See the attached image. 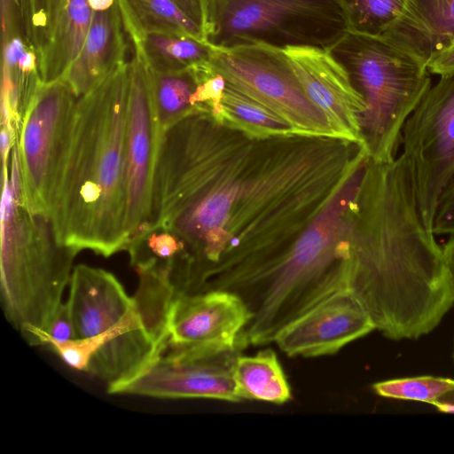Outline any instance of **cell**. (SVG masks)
I'll use <instances>...</instances> for the list:
<instances>
[{
    "mask_svg": "<svg viewBox=\"0 0 454 454\" xmlns=\"http://www.w3.org/2000/svg\"><path fill=\"white\" fill-rule=\"evenodd\" d=\"M348 290L375 330L392 340L434 330L454 305L442 247L419 211L413 172L401 153L371 161L351 239Z\"/></svg>",
    "mask_w": 454,
    "mask_h": 454,
    "instance_id": "1",
    "label": "cell"
},
{
    "mask_svg": "<svg viewBox=\"0 0 454 454\" xmlns=\"http://www.w3.org/2000/svg\"><path fill=\"white\" fill-rule=\"evenodd\" d=\"M129 61L77 100L51 220L59 241L109 257L124 251Z\"/></svg>",
    "mask_w": 454,
    "mask_h": 454,
    "instance_id": "2",
    "label": "cell"
},
{
    "mask_svg": "<svg viewBox=\"0 0 454 454\" xmlns=\"http://www.w3.org/2000/svg\"><path fill=\"white\" fill-rule=\"evenodd\" d=\"M371 158L362 151L308 229L228 289L247 307V345L273 342L288 324L335 293L348 290L351 239Z\"/></svg>",
    "mask_w": 454,
    "mask_h": 454,
    "instance_id": "3",
    "label": "cell"
},
{
    "mask_svg": "<svg viewBox=\"0 0 454 454\" xmlns=\"http://www.w3.org/2000/svg\"><path fill=\"white\" fill-rule=\"evenodd\" d=\"M0 293L7 320L26 338L46 331L68 287L77 253L62 245L48 215L22 189L17 143L2 165Z\"/></svg>",
    "mask_w": 454,
    "mask_h": 454,
    "instance_id": "4",
    "label": "cell"
},
{
    "mask_svg": "<svg viewBox=\"0 0 454 454\" xmlns=\"http://www.w3.org/2000/svg\"><path fill=\"white\" fill-rule=\"evenodd\" d=\"M326 51L364 99L360 124L371 160H394L404 123L431 87L427 67L381 36L349 30Z\"/></svg>",
    "mask_w": 454,
    "mask_h": 454,
    "instance_id": "5",
    "label": "cell"
},
{
    "mask_svg": "<svg viewBox=\"0 0 454 454\" xmlns=\"http://www.w3.org/2000/svg\"><path fill=\"white\" fill-rule=\"evenodd\" d=\"M76 337L107 334L88 372L110 394H119L161 354V348L138 313L133 296L111 272L85 264L74 266L67 300Z\"/></svg>",
    "mask_w": 454,
    "mask_h": 454,
    "instance_id": "6",
    "label": "cell"
},
{
    "mask_svg": "<svg viewBox=\"0 0 454 454\" xmlns=\"http://www.w3.org/2000/svg\"><path fill=\"white\" fill-rule=\"evenodd\" d=\"M348 30L339 0H206L205 42L329 50Z\"/></svg>",
    "mask_w": 454,
    "mask_h": 454,
    "instance_id": "7",
    "label": "cell"
},
{
    "mask_svg": "<svg viewBox=\"0 0 454 454\" xmlns=\"http://www.w3.org/2000/svg\"><path fill=\"white\" fill-rule=\"evenodd\" d=\"M77 100L62 79L43 83L25 113L16 140L25 200L32 210L50 218Z\"/></svg>",
    "mask_w": 454,
    "mask_h": 454,
    "instance_id": "8",
    "label": "cell"
},
{
    "mask_svg": "<svg viewBox=\"0 0 454 454\" xmlns=\"http://www.w3.org/2000/svg\"><path fill=\"white\" fill-rule=\"evenodd\" d=\"M211 48L209 63L229 87L278 114L296 135L335 137L305 94L284 50L262 44Z\"/></svg>",
    "mask_w": 454,
    "mask_h": 454,
    "instance_id": "9",
    "label": "cell"
},
{
    "mask_svg": "<svg viewBox=\"0 0 454 454\" xmlns=\"http://www.w3.org/2000/svg\"><path fill=\"white\" fill-rule=\"evenodd\" d=\"M402 145L421 220L433 233L438 200L454 176V72L442 75L425 94L404 123Z\"/></svg>",
    "mask_w": 454,
    "mask_h": 454,
    "instance_id": "10",
    "label": "cell"
},
{
    "mask_svg": "<svg viewBox=\"0 0 454 454\" xmlns=\"http://www.w3.org/2000/svg\"><path fill=\"white\" fill-rule=\"evenodd\" d=\"M242 349H165L119 394L240 402L236 393L233 367Z\"/></svg>",
    "mask_w": 454,
    "mask_h": 454,
    "instance_id": "11",
    "label": "cell"
},
{
    "mask_svg": "<svg viewBox=\"0 0 454 454\" xmlns=\"http://www.w3.org/2000/svg\"><path fill=\"white\" fill-rule=\"evenodd\" d=\"M160 138V130L153 108L148 68L141 57L133 52L129 60L126 126L127 244L145 229L150 218Z\"/></svg>",
    "mask_w": 454,
    "mask_h": 454,
    "instance_id": "12",
    "label": "cell"
},
{
    "mask_svg": "<svg viewBox=\"0 0 454 454\" xmlns=\"http://www.w3.org/2000/svg\"><path fill=\"white\" fill-rule=\"evenodd\" d=\"M248 321L247 307L230 292L178 294L169 310L164 350L245 348L240 338Z\"/></svg>",
    "mask_w": 454,
    "mask_h": 454,
    "instance_id": "13",
    "label": "cell"
},
{
    "mask_svg": "<svg viewBox=\"0 0 454 454\" xmlns=\"http://www.w3.org/2000/svg\"><path fill=\"white\" fill-rule=\"evenodd\" d=\"M284 51L305 94L325 115L335 137L365 147L360 124L365 102L345 68L325 49L302 46Z\"/></svg>",
    "mask_w": 454,
    "mask_h": 454,
    "instance_id": "14",
    "label": "cell"
},
{
    "mask_svg": "<svg viewBox=\"0 0 454 454\" xmlns=\"http://www.w3.org/2000/svg\"><path fill=\"white\" fill-rule=\"evenodd\" d=\"M375 330L369 315L349 290L322 301L284 327L274 342L288 356L333 355Z\"/></svg>",
    "mask_w": 454,
    "mask_h": 454,
    "instance_id": "15",
    "label": "cell"
},
{
    "mask_svg": "<svg viewBox=\"0 0 454 454\" xmlns=\"http://www.w3.org/2000/svg\"><path fill=\"white\" fill-rule=\"evenodd\" d=\"M129 43L118 1L106 10L93 11L83 47L62 80L79 98L128 62Z\"/></svg>",
    "mask_w": 454,
    "mask_h": 454,
    "instance_id": "16",
    "label": "cell"
},
{
    "mask_svg": "<svg viewBox=\"0 0 454 454\" xmlns=\"http://www.w3.org/2000/svg\"><path fill=\"white\" fill-rule=\"evenodd\" d=\"M381 37L427 67L454 44V0H405Z\"/></svg>",
    "mask_w": 454,
    "mask_h": 454,
    "instance_id": "17",
    "label": "cell"
},
{
    "mask_svg": "<svg viewBox=\"0 0 454 454\" xmlns=\"http://www.w3.org/2000/svg\"><path fill=\"white\" fill-rule=\"evenodd\" d=\"M92 15L88 0H67L48 43L37 54L43 83L65 75L83 47Z\"/></svg>",
    "mask_w": 454,
    "mask_h": 454,
    "instance_id": "18",
    "label": "cell"
},
{
    "mask_svg": "<svg viewBox=\"0 0 454 454\" xmlns=\"http://www.w3.org/2000/svg\"><path fill=\"white\" fill-rule=\"evenodd\" d=\"M133 52L153 71H180L207 63L212 48L192 35L162 31L127 33Z\"/></svg>",
    "mask_w": 454,
    "mask_h": 454,
    "instance_id": "19",
    "label": "cell"
},
{
    "mask_svg": "<svg viewBox=\"0 0 454 454\" xmlns=\"http://www.w3.org/2000/svg\"><path fill=\"white\" fill-rule=\"evenodd\" d=\"M236 393L240 401L256 400L283 404L291 388L276 353L262 349L254 356L239 354L233 367Z\"/></svg>",
    "mask_w": 454,
    "mask_h": 454,
    "instance_id": "20",
    "label": "cell"
},
{
    "mask_svg": "<svg viewBox=\"0 0 454 454\" xmlns=\"http://www.w3.org/2000/svg\"><path fill=\"white\" fill-rule=\"evenodd\" d=\"M204 64L168 73L155 72L147 67L160 134L196 110L192 98L200 82Z\"/></svg>",
    "mask_w": 454,
    "mask_h": 454,
    "instance_id": "21",
    "label": "cell"
},
{
    "mask_svg": "<svg viewBox=\"0 0 454 454\" xmlns=\"http://www.w3.org/2000/svg\"><path fill=\"white\" fill-rule=\"evenodd\" d=\"M126 33L175 32L204 41L202 29L173 0H117ZM206 43V42H205Z\"/></svg>",
    "mask_w": 454,
    "mask_h": 454,
    "instance_id": "22",
    "label": "cell"
},
{
    "mask_svg": "<svg viewBox=\"0 0 454 454\" xmlns=\"http://www.w3.org/2000/svg\"><path fill=\"white\" fill-rule=\"evenodd\" d=\"M67 0H2L3 26L15 25L38 54L48 43Z\"/></svg>",
    "mask_w": 454,
    "mask_h": 454,
    "instance_id": "23",
    "label": "cell"
},
{
    "mask_svg": "<svg viewBox=\"0 0 454 454\" xmlns=\"http://www.w3.org/2000/svg\"><path fill=\"white\" fill-rule=\"evenodd\" d=\"M221 114L232 124H245L254 131L273 135H296L291 126L265 106L226 84L221 99Z\"/></svg>",
    "mask_w": 454,
    "mask_h": 454,
    "instance_id": "24",
    "label": "cell"
},
{
    "mask_svg": "<svg viewBox=\"0 0 454 454\" xmlns=\"http://www.w3.org/2000/svg\"><path fill=\"white\" fill-rule=\"evenodd\" d=\"M339 2L349 31L381 36L401 14L405 0H339Z\"/></svg>",
    "mask_w": 454,
    "mask_h": 454,
    "instance_id": "25",
    "label": "cell"
},
{
    "mask_svg": "<svg viewBox=\"0 0 454 454\" xmlns=\"http://www.w3.org/2000/svg\"><path fill=\"white\" fill-rule=\"evenodd\" d=\"M374 392L382 397L434 404L454 389V380L444 377L417 376L374 383Z\"/></svg>",
    "mask_w": 454,
    "mask_h": 454,
    "instance_id": "26",
    "label": "cell"
},
{
    "mask_svg": "<svg viewBox=\"0 0 454 454\" xmlns=\"http://www.w3.org/2000/svg\"><path fill=\"white\" fill-rule=\"evenodd\" d=\"M107 334L66 341L45 340L44 347L55 353L70 368L88 372L95 355L108 342Z\"/></svg>",
    "mask_w": 454,
    "mask_h": 454,
    "instance_id": "27",
    "label": "cell"
},
{
    "mask_svg": "<svg viewBox=\"0 0 454 454\" xmlns=\"http://www.w3.org/2000/svg\"><path fill=\"white\" fill-rule=\"evenodd\" d=\"M434 234L454 232V176L442 192L433 221Z\"/></svg>",
    "mask_w": 454,
    "mask_h": 454,
    "instance_id": "28",
    "label": "cell"
},
{
    "mask_svg": "<svg viewBox=\"0 0 454 454\" xmlns=\"http://www.w3.org/2000/svg\"><path fill=\"white\" fill-rule=\"evenodd\" d=\"M181 11L198 25L204 33L206 0H173Z\"/></svg>",
    "mask_w": 454,
    "mask_h": 454,
    "instance_id": "29",
    "label": "cell"
},
{
    "mask_svg": "<svg viewBox=\"0 0 454 454\" xmlns=\"http://www.w3.org/2000/svg\"><path fill=\"white\" fill-rule=\"evenodd\" d=\"M166 143V142H165ZM165 143H162L159 148V151H158V154H157V160H156V165H155V169H154V176H155V170H156V166H157V162H158V159H159V156H160V153L161 152V149L163 147V145H165ZM154 176H153V182H154ZM152 200H153V192H152ZM153 226H161L160 225L159 223H156L154 221H153V218L152 216V204H151V214H150V220L148 221V223L146 225V227H153ZM162 227V226H161ZM164 228V227H163ZM185 244V243H184ZM186 247V245H185ZM186 250H187V254H188V258H189V262H188V270H187V278L189 280V282L191 283H194L198 278L200 277V275L201 274V272L206 269L207 268L208 266L214 264V263H203L200 261H198L197 259H195L192 254L189 252L187 247H186ZM220 260V259H219ZM218 260V261H219ZM217 261V262H218Z\"/></svg>",
    "mask_w": 454,
    "mask_h": 454,
    "instance_id": "30",
    "label": "cell"
},
{
    "mask_svg": "<svg viewBox=\"0 0 454 454\" xmlns=\"http://www.w3.org/2000/svg\"><path fill=\"white\" fill-rule=\"evenodd\" d=\"M427 70L440 76L454 72V44L432 60Z\"/></svg>",
    "mask_w": 454,
    "mask_h": 454,
    "instance_id": "31",
    "label": "cell"
},
{
    "mask_svg": "<svg viewBox=\"0 0 454 454\" xmlns=\"http://www.w3.org/2000/svg\"><path fill=\"white\" fill-rule=\"evenodd\" d=\"M442 251L447 277L454 294V232L450 234Z\"/></svg>",
    "mask_w": 454,
    "mask_h": 454,
    "instance_id": "32",
    "label": "cell"
},
{
    "mask_svg": "<svg viewBox=\"0 0 454 454\" xmlns=\"http://www.w3.org/2000/svg\"><path fill=\"white\" fill-rule=\"evenodd\" d=\"M117 0H88L92 11H103L110 8Z\"/></svg>",
    "mask_w": 454,
    "mask_h": 454,
    "instance_id": "33",
    "label": "cell"
},
{
    "mask_svg": "<svg viewBox=\"0 0 454 454\" xmlns=\"http://www.w3.org/2000/svg\"><path fill=\"white\" fill-rule=\"evenodd\" d=\"M441 399L451 402L454 403V389L446 394L444 396H442ZM440 400V399H439Z\"/></svg>",
    "mask_w": 454,
    "mask_h": 454,
    "instance_id": "34",
    "label": "cell"
},
{
    "mask_svg": "<svg viewBox=\"0 0 454 454\" xmlns=\"http://www.w3.org/2000/svg\"><path fill=\"white\" fill-rule=\"evenodd\" d=\"M452 356H453V361H454V339H453V354H452Z\"/></svg>",
    "mask_w": 454,
    "mask_h": 454,
    "instance_id": "35",
    "label": "cell"
}]
</instances>
